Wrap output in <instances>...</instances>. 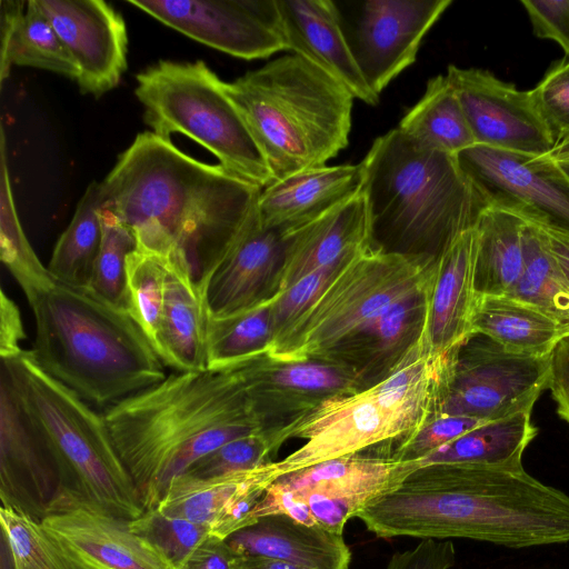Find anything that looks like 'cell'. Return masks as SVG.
Wrapping results in <instances>:
<instances>
[{"label": "cell", "instance_id": "obj_1", "mask_svg": "<svg viewBox=\"0 0 569 569\" xmlns=\"http://www.w3.org/2000/svg\"><path fill=\"white\" fill-rule=\"evenodd\" d=\"M379 538H467L508 548L569 542V496L523 467L416 468L356 515Z\"/></svg>", "mask_w": 569, "mask_h": 569}, {"label": "cell", "instance_id": "obj_2", "mask_svg": "<svg viewBox=\"0 0 569 569\" xmlns=\"http://www.w3.org/2000/svg\"><path fill=\"white\" fill-rule=\"evenodd\" d=\"M100 184L102 208L132 231L137 248L184 258L197 278L243 229L262 190L152 131L136 137Z\"/></svg>", "mask_w": 569, "mask_h": 569}, {"label": "cell", "instance_id": "obj_3", "mask_svg": "<svg viewBox=\"0 0 569 569\" xmlns=\"http://www.w3.org/2000/svg\"><path fill=\"white\" fill-rule=\"evenodd\" d=\"M103 417L144 509L156 507L171 481L202 457L262 431L241 363L173 372L106 408Z\"/></svg>", "mask_w": 569, "mask_h": 569}, {"label": "cell", "instance_id": "obj_4", "mask_svg": "<svg viewBox=\"0 0 569 569\" xmlns=\"http://www.w3.org/2000/svg\"><path fill=\"white\" fill-rule=\"evenodd\" d=\"M360 163L372 250L436 262L489 206L457 156L398 128L378 137Z\"/></svg>", "mask_w": 569, "mask_h": 569}, {"label": "cell", "instance_id": "obj_5", "mask_svg": "<svg viewBox=\"0 0 569 569\" xmlns=\"http://www.w3.org/2000/svg\"><path fill=\"white\" fill-rule=\"evenodd\" d=\"M39 367L86 402L110 407L166 378L131 316L88 288L54 281L29 302Z\"/></svg>", "mask_w": 569, "mask_h": 569}, {"label": "cell", "instance_id": "obj_6", "mask_svg": "<svg viewBox=\"0 0 569 569\" xmlns=\"http://www.w3.org/2000/svg\"><path fill=\"white\" fill-rule=\"evenodd\" d=\"M223 89L279 180L325 166L349 141L353 96L302 57L290 53Z\"/></svg>", "mask_w": 569, "mask_h": 569}, {"label": "cell", "instance_id": "obj_7", "mask_svg": "<svg viewBox=\"0 0 569 569\" xmlns=\"http://www.w3.org/2000/svg\"><path fill=\"white\" fill-rule=\"evenodd\" d=\"M1 375L58 462L67 508L87 507L127 520L143 513L142 496L103 415L44 372L30 350L1 359Z\"/></svg>", "mask_w": 569, "mask_h": 569}, {"label": "cell", "instance_id": "obj_8", "mask_svg": "<svg viewBox=\"0 0 569 569\" xmlns=\"http://www.w3.org/2000/svg\"><path fill=\"white\" fill-rule=\"evenodd\" d=\"M134 94L152 132L184 134L216 156L219 164L263 189L272 172L223 82L201 60H161L137 74Z\"/></svg>", "mask_w": 569, "mask_h": 569}, {"label": "cell", "instance_id": "obj_9", "mask_svg": "<svg viewBox=\"0 0 569 569\" xmlns=\"http://www.w3.org/2000/svg\"><path fill=\"white\" fill-rule=\"evenodd\" d=\"M432 264L366 249L335 277L279 350L268 358L290 362L333 352L390 306L421 291Z\"/></svg>", "mask_w": 569, "mask_h": 569}, {"label": "cell", "instance_id": "obj_10", "mask_svg": "<svg viewBox=\"0 0 569 569\" xmlns=\"http://www.w3.org/2000/svg\"><path fill=\"white\" fill-rule=\"evenodd\" d=\"M550 357L512 353L473 333L451 356L435 415L487 422L532 411L548 385Z\"/></svg>", "mask_w": 569, "mask_h": 569}, {"label": "cell", "instance_id": "obj_11", "mask_svg": "<svg viewBox=\"0 0 569 569\" xmlns=\"http://www.w3.org/2000/svg\"><path fill=\"white\" fill-rule=\"evenodd\" d=\"M356 64L370 90L383 89L416 61L426 33L451 0L335 1Z\"/></svg>", "mask_w": 569, "mask_h": 569}, {"label": "cell", "instance_id": "obj_12", "mask_svg": "<svg viewBox=\"0 0 569 569\" xmlns=\"http://www.w3.org/2000/svg\"><path fill=\"white\" fill-rule=\"evenodd\" d=\"M458 162L489 206L569 233V177L549 154L475 144Z\"/></svg>", "mask_w": 569, "mask_h": 569}, {"label": "cell", "instance_id": "obj_13", "mask_svg": "<svg viewBox=\"0 0 569 569\" xmlns=\"http://www.w3.org/2000/svg\"><path fill=\"white\" fill-rule=\"evenodd\" d=\"M163 24L230 56L287 50L277 0H126Z\"/></svg>", "mask_w": 569, "mask_h": 569}, {"label": "cell", "instance_id": "obj_14", "mask_svg": "<svg viewBox=\"0 0 569 569\" xmlns=\"http://www.w3.org/2000/svg\"><path fill=\"white\" fill-rule=\"evenodd\" d=\"M410 426L383 407L371 387L349 395L326 399L315 411L276 436L278 443L287 437L306 442L280 461L279 476L322 461L358 455L361 450L405 433Z\"/></svg>", "mask_w": 569, "mask_h": 569}, {"label": "cell", "instance_id": "obj_15", "mask_svg": "<svg viewBox=\"0 0 569 569\" xmlns=\"http://www.w3.org/2000/svg\"><path fill=\"white\" fill-rule=\"evenodd\" d=\"M0 498L2 507L39 522L68 505L61 471L53 453L2 375Z\"/></svg>", "mask_w": 569, "mask_h": 569}, {"label": "cell", "instance_id": "obj_16", "mask_svg": "<svg viewBox=\"0 0 569 569\" xmlns=\"http://www.w3.org/2000/svg\"><path fill=\"white\" fill-rule=\"evenodd\" d=\"M466 114L476 144L531 156L552 152L557 138L521 91L489 71L450 64L446 73Z\"/></svg>", "mask_w": 569, "mask_h": 569}, {"label": "cell", "instance_id": "obj_17", "mask_svg": "<svg viewBox=\"0 0 569 569\" xmlns=\"http://www.w3.org/2000/svg\"><path fill=\"white\" fill-rule=\"evenodd\" d=\"M412 470L411 461L352 455L283 473L271 485L301 499L317 526L342 535L350 518Z\"/></svg>", "mask_w": 569, "mask_h": 569}, {"label": "cell", "instance_id": "obj_18", "mask_svg": "<svg viewBox=\"0 0 569 569\" xmlns=\"http://www.w3.org/2000/svg\"><path fill=\"white\" fill-rule=\"evenodd\" d=\"M289 234L260 223L257 208L236 239L198 276L209 317L247 311L277 295Z\"/></svg>", "mask_w": 569, "mask_h": 569}, {"label": "cell", "instance_id": "obj_19", "mask_svg": "<svg viewBox=\"0 0 569 569\" xmlns=\"http://www.w3.org/2000/svg\"><path fill=\"white\" fill-rule=\"evenodd\" d=\"M77 68L82 93L100 97L127 69L128 36L121 14L102 0H37Z\"/></svg>", "mask_w": 569, "mask_h": 569}, {"label": "cell", "instance_id": "obj_20", "mask_svg": "<svg viewBox=\"0 0 569 569\" xmlns=\"http://www.w3.org/2000/svg\"><path fill=\"white\" fill-rule=\"evenodd\" d=\"M475 228L460 234L432 264L425 286V316L417 340L433 360H449L471 336Z\"/></svg>", "mask_w": 569, "mask_h": 569}, {"label": "cell", "instance_id": "obj_21", "mask_svg": "<svg viewBox=\"0 0 569 569\" xmlns=\"http://www.w3.org/2000/svg\"><path fill=\"white\" fill-rule=\"evenodd\" d=\"M41 525L77 569H172L127 519L74 506Z\"/></svg>", "mask_w": 569, "mask_h": 569}, {"label": "cell", "instance_id": "obj_22", "mask_svg": "<svg viewBox=\"0 0 569 569\" xmlns=\"http://www.w3.org/2000/svg\"><path fill=\"white\" fill-rule=\"evenodd\" d=\"M278 477L274 461L211 478L182 475L171 481L156 508L164 515L206 525L212 536L226 539L248 525L252 509Z\"/></svg>", "mask_w": 569, "mask_h": 569}, {"label": "cell", "instance_id": "obj_23", "mask_svg": "<svg viewBox=\"0 0 569 569\" xmlns=\"http://www.w3.org/2000/svg\"><path fill=\"white\" fill-rule=\"evenodd\" d=\"M287 50L341 83L355 99L376 106L342 32L332 0H277Z\"/></svg>", "mask_w": 569, "mask_h": 569}, {"label": "cell", "instance_id": "obj_24", "mask_svg": "<svg viewBox=\"0 0 569 569\" xmlns=\"http://www.w3.org/2000/svg\"><path fill=\"white\" fill-rule=\"evenodd\" d=\"M363 183L361 163L320 166L291 173L261 190V224L284 232L301 228L357 196Z\"/></svg>", "mask_w": 569, "mask_h": 569}, {"label": "cell", "instance_id": "obj_25", "mask_svg": "<svg viewBox=\"0 0 569 569\" xmlns=\"http://www.w3.org/2000/svg\"><path fill=\"white\" fill-rule=\"evenodd\" d=\"M236 556H258L303 569H348L351 551L342 535L282 515L257 518L226 539Z\"/></svg>", "mask_w": 569, "mask_h": 569}, {"label": "cell", "instance_id": "obj_26", "mask_svg": "<svg viewBox=\"0 0 569 569\" xmlns=\"http://www.w3.org/2000/svg\"><path fill=\"white\" fill-rule=\"evenodd\" d=\"M288 234L289 242L277 293L318 269L355 257L369 248L367 207L362 190Z\"/></svg>", "mask_w": 569, "mask_h": 569}, {"label": "cell", "instance_id": "obj_27", "mask_svg": "<svg viewBox=\"0 0 569 569\" xmlns=\"http://www.w3.org/2000/svg\"><path fill=\"white\" fill-rule=\"evenodd\" d=\"M161 323L156 352L176 371L208 369V311L190 263L184 258H166Z\"/></svg>", "mask_w": 569, "mask_h": 569}, {"label": "cell", "instance_id": "obj_28", "mask_svg": "<svg viewBox=\"0 0 569 569\" xmlns=\"http://www.w3.org/2000/svg\"><path fill=\"white\" fill-rule=\"evenodd\" d=\"M471 332L490 338L512 353L546 357L569 335V326L508 296L477 297Z\"/></svg>", "mask_w": 569, "mask_h": 569}, {"label": "cell", "instance_id": "obj_29", "mask_svg": "<svg viewBox=\"0 0 569 569\" xmlns=\"http://www.w3.org/2000/svg\"><path fill=\"white\" fill-rule=\"evenodd\" d=\"M1 82L11 66H28L78 78V68L37 0L1 1Z\"/></svg>", "mask_w": 569, "mask_h": 569}, {"label": "cell", "instance_id": "obj_30", "mask_svg": "<svg viewBox=\"0 0 569 569\" xmlns=\"http://www.w3.org/2000/svg\"><path fill=\"white\" fill-rule=\"evenodd\" d=\"M521 217L488 206L475 227L473 284L477 297L507 296L525 266Z\"/></svg>", "mask_w": 569, "mask_h": 569}, {"label": "cell", "instance_id": "obj_31", "mask_svg": "<svg viewBox=\"0 0 569 569\" xmlns=\"http://www.w3.org/2000/svg\"><path fill=\"white\" fill-rule=\"evenodd\" d=\"M532 411L487 421L417 461L415 469L436 463L521 468L522 455L538 433Z\"/></svg>", "mask_w": 569, "mask_h": 569}, {"label": "cell", "instance_id": "obj_32", "mask_svg": "<svg viewBox=\"0 0 569 569\" xmlns=\"http://www.w3.org/2000/svg\"><path fill=\"white\" fill-rule=\"evenodd\" d=\"M397 128L423 147L453 156L476 144L446 74L429 79L423 96L406 112Z\"/></svg>", "mask_w": 569, "mask_h": 569}, {"label": "cell", "instance_id": "obj_33", "mask_svg": "<svg viewBox=\"0 0 569 569\" xmlns=\"http://www.w3.org/2000/svg\"><path fill=\"white\" fill-rule=\"evenodd\" d=\"M101 208V184L93 181L53 249L47 268L54 281L77 288L89 287L102 237Z\"/></svg>", "mask_w": 569, "mask_h": 569}, {"label": "cell", "instance_id": "obj_34", "mask_svg": "<svg viewBox=\"0 0 569 569\" xmlns=\"http://www.w3.org/2000/svg\"><path fill=\"white\" fill-rule=\"evenodd\" d=\"M277 295L262 303L224 318L208 317L209 369L228 368L268 355L272 341V307Z\"/></svg>", "mask_w": 569, "mask_h": 569}, {"label": "cell", "instance_id": "obj_35", "mask_svg": "<svg viewBox=\"0 0 569 569\" xmlns=\"http://www.w3.org/2000/svg\"><path fill=\"white\" fill-rule=\"evenodd\" d=\"M525 221L523 271L507 296L529 303L569 326V286L546 247L541 228Z\"/></svg>", "mask_w": 569, "mask_h": 569}, {"label": "cell", "instance_id": "obj_36", "mask_svg": "<svg viewBox=\"0 0 569 569\" xmlns=\"http://www.w3.org/2000/svg\"><path fill=\"white\" fill-rule=\"evenodd\" d=\"M0 256L30 302L50 288L54 280L33 251L14 206L6 156V136L1 127Z\"/></svg>", "mask_w": 569, "mask_h": 569}, {"label": "cell", "instance_id": "obj_37", "mask_svg": "<svg viewBox=\"0 0 569 569\" xmlns=\"http://www.w3.org/2000/svg\"><path fill=\"white\" fill-rule=\"evenodd\" d=\"M101 243L88 289L128 312L127 258L138 247L132 231L110 210L101 208ZM129 313V312H128Z\"/></svg>", "mask_w": 569, "mask_h": 569}, {"label": "cell", "instance_id": "obj_38", "mask_svg": "<svg viewBox=\"0 0 569 569\" xmlns=\"http://www.w3.org/2000/svg\"><path fill=\"white\" fill-rule=\"evenodd\" d=\"M166 258L137 248L127 258L128 312L154 351L161 323Z\"/></svg>", "mask_w": 569, "mask_h": 569}, {"label": "cell", "instance_id": "obj_39", "mask_svg": "<svg viewBox=\"0 0 569 569\" xmlns=\"http://www.w3.org/2000/svg\"><path fill=\"white\" fill-rule=\"evenodd\" d=\"M246 382L301 392H336L350 388L352 378L341 368L315 361L282 362L278 368L259 358L241 365Z\"/></svg>", "mask_w": 569, "mask_h": 569}, {"label": "cell", "instance_id": "obj_40", "mask_svg": "<svg viewBox=\"0 0 569 569\" xmlns=\"http://www.w3.org/2000/svg\"><path fill=\"white\" fill-rule=\"evenodd\" d=\"M133 532L149 542L171 566L180 569L190 553L211 535L206 525L164 515L156 507L129 520Z\"/></svg>", "mask_w": 569, "mask_h": 569}, {"label": "cell", "instance_id": "obj_41", "mask_svg": "<svg viewBox=\"0 0 569 569\" xmlns=\"http://www.w3.org/2000/svg\"><path fill=\"white\" fill-rule=\"evenodd\" d=\"M425 316V288L386 309L356 338L369 342L375 357L402 355L418 340Z\"/></svg>", "mask_w": 569, "mask_h": 569}, {"label": "cell", "instance_id": "obj_42", "mask_svg": "<svg viewBox=\"0 0 569 569\" xmlns=\"http://www.w3.org/2000/svg\"><path fill=\"white\" fill-rule=\"evenodd\" d=\"M0 519L19 569H77L41 522L4 507Z\"/></svg>", "mask_w": 569, "mask_h": 569}, {"label": "cell", "instance_id": "obj_43", "mask_svg": "<svg viewBox=\"0 0 569 569\" xmlns=\"http://www.w3.org/2000/svg\"><path fill=\"white\" fill-rule=\"evenodd\" d=\"M355 257L318 269L305 276L284 291L277 293L272 307L273 341L266 356L270 357L279 350L298 321L316 303L335 277Z\"/></svg>", "mask_w": 569, "mask_h": 569}, {"label": "cell", "instance_id": "obj_44", "mask_svg": "<svg viewBox=\"0 0 569 569\" xmlns=\"http://www.w3.org/2000/svg\"><path fill=\"white\" fill-rule=\"evenodd\" d=\"M276 443L266 431L231 440L194 462L183 475L211 478L256 469L270 461Z\"/></svg>", "mask_w": 569, "mask_h": 569}, {"label": "cell", "instance_id": "obj_45", "mask_svg": "<svg viewBox=\"0 0 569 569\" xmlns=\"http://www.w3.org/2000/svg\"><path fill=\"white\" fill-rule=\"evenodd\" d=\"M483 422L470 417L435 415L409 436L393 458L417 461Z\"/></svg>", "mask_w": 569, "mask_h": 569}, {"label": "cell", "instance_id": "obj_46", "mask_svg": "<svg viewBox=\"0 0 569 569\" xmlns=\"http://www.w3.org/2000/svg\"><path fill=\"white\" fill-rule=\"evenodd\" d=\"M532 101L557 138L569 136V61L551 69L530 90Z\"/></svg>", "mask_w": 569, "mask_h": 569}, {"label": "cell", "instance_id": "obj_47", "mask_svg": "<svg viewBox=\"0 0 569 569\" xmlns=\"http://www.w3.org/2000/svg\"><path fill=\"white\" fill-rule=\"evenodd\" d=\"M533 32L561 46L569 57V0H523Z\"/></svg>", "mask_w": 569, "mask_h": 569}, {"label": "cell", "instance_id": "obj_48", "mask_svg": "<svg viewBox=\"0 0 569 569\" xmlns=\"http://www.w3.org/2000/svg\"><path fill=\"white\" fill-rule=\"evenodd\" d=\"M456 550L447 539H422L415 547L392 555L386 569H450Z\"/></svg>", "mask_w": 569, "mask_h": 569}, {"label": "cell", "instance_id": "obj_49", "mask_svg": "<svg viewBox=\"0 0 569 569\" xmlns=\"http://www.w3.org/2000/svg\"><path fill=\"white\" fill-rule=\"evenodd\" d=\"M547 388L551 391L558 416L569 423V335L551 352Z\"/></svg>", "mask_w": 569, "mask_h": 569}, {"label": "cell", "instance_id": "obj_50", "mask_svg": "<svg viewBox=\"0 0 569 569\" xmlns=\"http://www.w3.org/2000/svg\"><path fill=\"white\" fill-rule=\"evenodd\" d=\"M26 339L20 310L16 302L1 289L0 293V355L8 359L19 355Z\"/></svg>", "mask_w": 569, "mask_h": 569}, {"label": "cell", "instance_id": "obj_51", "mask_svg": "<svg viewBox=\"0 0 569 569\" xmlns=\"http://www.w3.org/2000/svg\"><path fill=\"white\" fill-rule=\"evenodd\" d=\"M234 557L224 539L210 535L190 553L180 569H231Z\"/></svg>", "mask_w": 569, "mask_h": 569}, {"label": "cell", "instance_id": "obj_52", "mask_svg": "<svg viewBox=\"0 0 569 569\" xmlns=\"http://www.w3.org/2000/svg\"><path fill=\"white\" fill-rule=\"evenodd\" d=\"M540 228L546 247L562 278L569 286V233L545 227Z\"/></svg>", "mask_w": 569, "mask_h": 569}, {"label": "cell", "instance_id": "obj_53", "mask_svg": "<svg viewBox=\"0 0 569 569\" xmlns=\"http://www.w3.org/2000/svg\"><path fill=\"white\" fill-rule=\"evenodd\" d=\"M231 569H303L301 567L258 556H236Z\"/></svg>", "mask_w": 569, "mask_h": 569}, {"label": "cell", "instance_id": "obj_54", "mask_svg": "<svg viewBox=\"0 0 569 569\" xmlns=\"http://www.w3.org/2000/svg\"><path fill=\"white\" fill-rule=\"evenodd\" d=\"M550 156L569 177V137L558 140Z\"/></svg>", "mask_w": 569, "mask_h": 569}, {"label": "cell", "instance_id": "obj_55", "mask_svg": "<svg viewBox=\"0 0 569 569\" xmlns=\"http://www.w3.org/2000/svg\"><path fill=\"white\" fill-rule=\"evenodd\" d=\"M0 569H19L6 536L1 532Z\"/></svg>", "mask_w": 569, "mask_h": 569}, {"label": "cell", "instance_id": "obj_56", "mask_svg": "<svg viewBox=\"0 0 569 569\" xmlns=\"http://www.w3.org/2000/svg\"><path fill=\"white\" fill-rule=\"evenodd\" d=\"M569 137V136H568Z\"/></svg>", "mask_w": 569, "mask_h": 569}]
</instances>
